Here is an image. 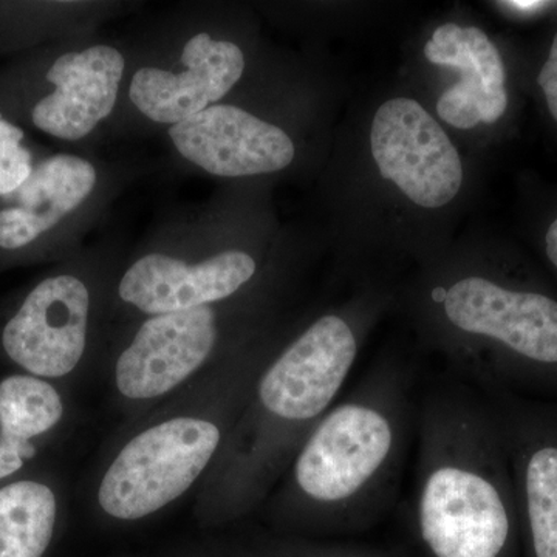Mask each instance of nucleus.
Segmentation results:
<instances>
[{
	"mask_svg": "<svg viewBox=\"0 0 557 557\" xmlns=\"http://www.w3.org/2000/svg\"><path fill=\"white\" fill-rule=\"evenodd\" d=\"M89 309V288L81 278H46L3 329L7 355L38 379L69 375L86 350Z\"/></svg>",
	"mask_w": 557,
	"mask_h": 557,
	"instance_id": "6e6552de",
	"label": "nucleus"
},
{
	"mask_svg": "<svg viewBox=\"0 0 557 557\" xmlns=\"http://www.w3.org/2000/svg\"><path fill=\"white\" fill-rule=\"evenodd\" d=\"M218 336L209 306L149 318L116 362L119 391L131 399L168 394L201 368Z\"/></svg>",
	"mask_w": 557,
	"mask_h": 557,
	"instance_id": "9b49d317",
	"label": "nucleus"
},
{
	"mask_svg": "<svg viewBox=\"0 0 557 557\" xmlns=\"http://www.w3.org/2000/svg\"><path fill=\"white\" fill-rule=\"evenodd\" d=\"M62 412L57 388L38 376L14 375L0 383V480L35 456L30 440L57 426Z\"/></svg>",
	"mask_w": 557,
	"mask_h": 557,
	"instance_id": "dca6fc26",
	"label": "nucleus"
},
{
	"mask_svg": "<svg viewBox=\"0 0 557 557\" xmlns=\"http://www.w3.org/2000/svg\"><path fill=\"white\" fill-rule=\"evenodd\" d=\"M170 138L183 159L215 177L273 174L296 157L287 132L231 104L211 106L174 124Z\"/></svg>",
	"mask_w": 557,
	"mask_h": 557,
	"instance_id": "9d476101",
	"label": "nucleus"
},
{
	"mask_svg": "<svg viewBox=\"0 0 557 557\" xmlns=\"http://www.w3.org/2000/svg\"><path fill=\"white\" fill-rule=\"evenodd\" d=\"M412 525L424 557H509L520 533L496 409L460 379L431 384L417 412Z\"/></svg>",
	"mask_w": 557,
	"mask_h": 557,
	"instance_id": "f257e3e1",
	"label": "nucleus"
},
{
	"mask_svg": "<svg viewBox=\"0 0 557 557\" xmlns=\"http://www.w3.org/2000/svg\"><path fill=\"white\" fill-rule=\"evenodd\" d=\"M500 5H508L511 9L522 10V11H533L539 9H544V7L549 5L548 2H536V0H512V2H504Z\"/></svg>",
	"mask_w": 557,
	"mask_h": 557,
	"instance_id": "4be33fe9",
	"label": "nucleus"
},
{
	"mask_svg": "<svg viewBox=\"0 0 557 557\" xmlns=\"http://www.w3.org/2000/svg\"><path fill=\"white\" fill-rule=\"evenodd\" d=\"M319 557H395L392 555H387V553L375 552V549L368 548H358V547H344V548H333L330 552L325 553V555Z\"/></svg>",
	"mask_w": 557,
	"mask_h": 557,
	"instance_id": "aec40b11",
	"label": "nucleus"
},
{
	"mask_svg": "<svg viewBox=\"0 0 557 557\" xmlns=\"http://www.w3.org/2000/svg\"><path fill=\"white\" fill-rule=\"evenodd\" d=\"M98 183L89 160L60 153L42 161L0 211V248L20 249L39 239L84 203Z\"/></svg>",
	"mask_w": 557,
	"mask_h": 557,
	"instance_id": "2eb2a0df",
	"label": "nucleus"
},
{
	"mask_svg": "<svg viewBox=\"0 0 557 557\" xmlns=\"http://www.w3.org/2000/svg\"><path fill=\"white\" fill-rule=\"evenodd\" d=\"M22 139L24 132L0 115V196L16 193L35 170Z\"/></svg>",
	"mask_w": 557,
	"mask_h": 557,
	"instance_id": "a211bd4d",
	"label": "nucleus"
},
{
	"mask_svg": "<svg viewBox=\"0 0 557 557\" xmlns=\"http://www.w3.org/2000/svg\"><path fill=\"white\" fill-rule=\"evenodd\" d=\"M258 262L248 252L228 249L199 262L174 256H143L120 281V298L143 313H177L228 299L256 276Z\"/></svg>",
	"mask_w": 557,
	"mask_h": 557,
	"instance_id": "f8f14e48",
	"label": "nucleus"
},
{
	"mask_svg": "<svg viewBox=\"0 0 557 557\" xmlns=\"http://www.w3.org/2000/svg\"><path fill=\"white\" fill-rule=\"evenodd\" d=\"M359 330L350 314H324L270 362L256 386V405L269 431L298 434L317 426L357 364Z\"/></svg>",
	"mask_w": 557,
	"mask_h": 557,
	"instance_id": "20e7f679",
	"label": "nucleus"
},
{
	"mask_svg": "<svg viewBox=\"0 0 557 557\" xmlns=\"http://www.w3.org/2000/svg\"><path fill=\"white\" fill-rule=\"evenodd\" d=\"M537 84L547 101L549 115L557 123V32L549 47L548 60L539 72Z\"/></svg>",
	"mask_w": 557,
	"mask_h": 557,
	"instance_id": "6ab92c4d",
	"label": "nucleus"
},
{
	"mask_svg": "<svg viewBox=\"0 0 557 557\" xmlns=\"http://www.w3.org/2000/svg\"><path fill=\"white\" fill-rule=\"evenodd\" d=\"M219 443L220 429L200 418H174L141 432L102 478L101 508L121 520L153 515L193 486Z\"/></svg>",
	"mask_w": 557,
	"mask_h": 557,
	"instance_id": "39448f33",
	"label": "nucleus"
},
{
	"mask_svg": "<svg viewBox=\"0 0 557 557\" xmlns=\"http://www.w3.org/2000/svg\"><path fill=\"white\" fill-rule=\"evenodd\" d=\"M417 412L409 369L370 370L304 440L293 463L295 500L330 530L375 525L397 497Z\"/></svg>",
	"mask_w": 557,
	"mask_h": 557,
	"instance_id": "f03ea898",
	"label": "nucleus"
},
{
	"mask_svg": "<svg viewBox=\"0 0 557 557\" xmlns=\"http://www.w3.org/2000/svg\"><path fill=\"white\" fill-rule=\"evenodd\" d=\"M545 251L549 262L557 270V219L549 225L547 234H545Z\"/></svg>",
	"mask_w": 557,
	"mask_h": 557,
	"instance_id": "412c9836",
	"label": "nucleus"
},
{
	"mask_svg": "<svg viewBox=\"0 0 557 557\" xmlns=\"http://www.w3.org/2000/svg\"><path fill=\"white\" fill-rule=\"evenodd\" d=\"M124 70L123 53L106 44L62 54L47 73L54 90L36 102L33 124L64 141L86 138L115 109Z\"/></svg>",
	"mask_w": 557,
	"mask_h": 557,
	"instance_id": "ddd939ff",
	"label": "nucleus"
},
{
	"mask_svg": "<svg viewBox=\"0 0 557 557\" xmlns=\"http://www.w3.org/2000/svg\"><path fill=\"white\" fill-rule=\"evenodd\" d=\"M244 72L245 54L236 42L197 33L177 61L139 69L132 76L129 97L146 119L174 126L219 104Z\"/></svg>",
	"mask_w": 557,
	"mask_h": 557,
	"instance_id": "1a4fd4ad",
	"label": "nucleus"
},
{
	"mask_svg": "<svg viewBox=\"0 0 557 557\" xmlns=\"http://www.w3.org/2000/svg\"><path fill=\"white\" fill-rule=\"evenodd\" d=\"M381 177L391 180L418 207H446L463 183V166L434 116L420 102L394 98L380 106L370 131Z\"/></svg>",
	"mask_w": 557,
	"mask_h": 557,
	"instance_id": "0eeeda50",
	"label": "nucleus"
},
{
	"mask_svg": "<svg viewBox=\"0 0 557 557\" xmlns=\"http://www.w3.org/2000/svg\"><path fill=\"white\" fill-rule=\"evenodd\" d=\"M57 497L33 480L0 490V557H42L57 522Z\"/></svg>",
	"mask_w": 557,
	"mask_h": 557,
	"instance_id": "f3484780",
	"label": "nucleus"
},
{
	"mask_svg": "<svg viewBox=\"0 0 557 557\" xmlns=\"http://www.w3.org/2000/svg\"><path fill=\"white\" fill-rule=\"evenodd\" d=\"M485 394L504 432L520 533L531 557H557V401Z\"/></svg>",
	"mask_w": 557,
	"mask_h": 557,
	"instance_id": "423d86ee",
	"label": "nucleus"
},
{
	"mask_svg": "<svg viewBox=\"0 0 557 557\" xmlns=\"http://www.w3.org/2000/svg\"><path fill=\"white\" fill-rule=\"evenodd\" d=\"M446 354L483 392L557 401V299L469 274L428 293Z\"/></svg>",
	"mask_w": 557,
	"mask_h": 557,
	"instance_id": "7ed1b4c3",
	"label": "nucleus"
},
{
	"mask_svg": "<svg viewBox=\"0 0 557 557\" xmlns=\"http://www.w3.org/2000/svg\"><path fill=\"white\" fill-rule=\"evenodd\" d=\"M429 62L456 69L461 79L437 102L440 119L457 129L493 124L508 109L507 72L493 40L478 27L440 25L424 46Z\"/></svg>",
	"mask_w": 557,
	"mask_h": 557,
	"instance_id": "4468645a",
	"label": "nucleus"
}]
</instances>
